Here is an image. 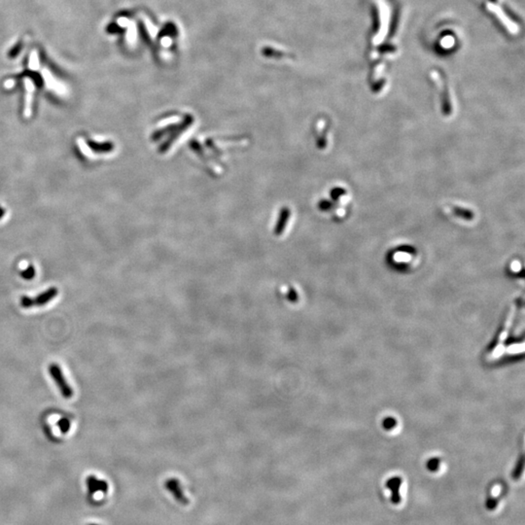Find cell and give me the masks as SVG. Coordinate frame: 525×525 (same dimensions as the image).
Instances as JSON below:
<instances>
[{"mask_svg":"<svg viewBox=\"0 0 525 525\" xmlns=\"http://www.w3.org/2000/svg\"><path fill=\"white\" fill-rule=\"evenodd\" d=\"M22 49H23V44H22V43L17 44V45L13 48L12 50L10 51V53H9V58H11V59L16 58V57L20 54V52L22 51Z\"/></svg>","mask_w":525,"mask_h":525,"instance_id":"cell-8","label":"cell"},{"mask_svg":"<svg viewBox=\"0 0 525 525\" xmlns=\"http://www.w3.org/2000/svg\"><path fill=\"white\" fill-rule=\"evenodd\" d=\"M49 373H50L51 376L53 377V379L55 380L56 384L58 385L63 397L67 398V399L71 398L73 395V390L67 383L66 379L64 378L60 366L57 364H51L49 366Z\"/></svg>","mask_w":525,"mask_h":525,"instance_id":"cell-3","label":"cell"},{"mask_svg":"<svg viewBox=\"0 0 525 525\" xmlns=\"http://www.w3.org/2000/svg\"><path fill=\"white\" fill-rule=\"evenodd\" d=\"M524 349V344L523 343H513L510 347H509V352H513V353H517V352H522Z\"/></svg>","mask_w":525,"mask_h":525,"instance_id":"cell-9","label":"cell"},{"mask_svg":"<svg viewBox=\"0 0 525 525\" xmlns=\"http://www.w3.org/2000/svg\"><path fill=\"white\" fill-rule=\"evenodd\" d=\"M87 486L88 488H89V491L91 493H95V492H98V491L106 492V490H107V484L105 482H103V480L98 479L94 475H91V476L88 477Z\"/></svg>","mask_w":525,"mask_h":525,"instance_id":"cell-5","label":"cell"},{"mask_svg":"<svg viewBox=\"0 0 525 525\" xmlns=\"http://www.w3.org/2000/svg\"><path fill=\"white\" fill-rule=\"evenodd\" d=\"M5 215V209H3L1 206H0V219Z\"/></svg>","mask_w":525,"mask_h":525,"instance_id":"cell-10","label":"cell"},{"mask_svg":"<svg viewBox=\"0 0 525 525\" xmlns=\"http://www.w3.org/2000/svg\"><path fill=\"white\" fill-rule=\"evenodd\" d=\"M58 425L60 427V430L62 431V433H67L69 431V428H70V422L67 418H62Z\"/></svg>","mask_w":525,"mask_h":525,"instance_id":"cell-7","label":"cell"},{"mask_svg":"<svg viewBox=\"0 0 525 525\" xmlns=\"http://www.w3.org/2000/svg\"><path fill=\"white\" fill-rule=\"evenodd\" d=\"M87 145L90 147V149L95 152V153H98V154H104V153H109L114 149V144L112 142H96L94 140H87Z\"/></svg>","mask_w":525,"mask_h":525,"instance_id":"cell-4","label":"cell"},{"mask_svg":"<svg viewBox=\"0 0 525 525\" xmlns=\"http://www.w3.org/2000/svg\"><path fill=\"white\" fill-rule=\"evenodd\" d=\"M58 293H59V291L57 288L51 287L48 290H46L45 292L39 294L36 298H29L27 296H24L21 299V305L25 309L45 305L47 302L53 300L58 295Z\"/></svg>","mask_w":525,"mask_h":525,"instance_id":"cell-2","label":"cell"},{"mask_svg":"<svg viewBox=\"0 0 525 525\" xmlns=\"http://www.w3.org/2000/svg\"><path fill=\"white\" fill-rule=\"evenodd\" d=\"M514 314H515V305H513L509 312L508 314V317L504 323V327L502 329V331L498 336V338L495 341V345L492 347V349L489 353V358L490 359H497L499 358L501 355L503 354L504 352V345H505V341L508 338V335L510 333V330H511V327L513 325V317H514Z\"/></svg>","mask_w":525,"mask_h":525,"instance_id":"cell-1","label":"cell"},{"mask_svg":"<svg viewBox=\"0 0 525 525\" xmlns=\"http://www.w3.org/2000/svg\"><path fill=\"white\" fill-rule=\"evenodd\" d=\"M21 276L27 280L32 279L35 276V269L32 266H29L28 268H26L21 273Z\"/></svg>","mask_w":525,"mask_h":525,"instance_id":"cell-6","label":"cell"}]
</instances>
